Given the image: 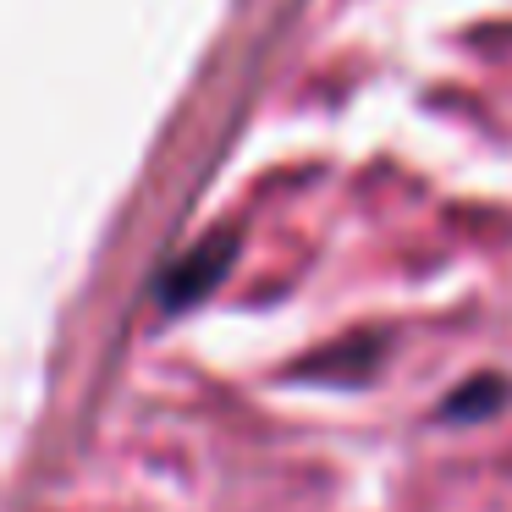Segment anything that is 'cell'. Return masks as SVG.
<instances>
[{"label": "cell", "instance_id": "6da1fadb", "mask_svg": "<svg viewBox=\"0 0 512 512\" xmlns=\"http://www.w3.org/2000/svg\"><path fill=\"white\" fill-rule=\"evenodd\" d=\"M232 259H237V232H210L204 243H193L188 254H177L160 270L155 303L166 314H182V309H193V303H204L215 292V281L232 270Z\"/></svg>", "mask_w": 512, "mask_h": 512}, {"label": "cell", "instance_id": "7a4b0ae2", "mask_svg": "<svg viewBox=\"0 0 512 512\" xmlns=\"http://www.w3.org/2000/svg\"><path fill=\"white\" fill-rule=\"evenodd\" d=\"M391 347V336L386 331H358V336H347L342 347H331V353H320V358H309L303 364V375H314V380H369L375 375V364H380V353Z\"/></svg>", "mask_w": 512, "mask_h": 512}, {"label": "cell", "instance_id": "3957f363", "mask_svg": "<svg viewBox=\"0 0 512 512\" xmlns=\"http://www.w3.org/2000/svg\"><path fill=\"white\" fill-rule=\"evenodd\" d=\"M507 397H512V386L501 375H479V380H468L457 397L441 402V419H490Z\"/></svg>", "mask_w": 512, "mask_h": 512}]
</instances>
